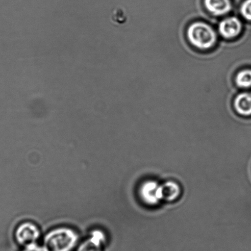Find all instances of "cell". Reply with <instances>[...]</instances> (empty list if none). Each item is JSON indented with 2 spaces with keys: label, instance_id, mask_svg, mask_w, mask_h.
I'll use <instances>...</instances> for the list:
<instances>
[{
  "label": "cell",
  "instance_id": "1",
  "mask_svg": "<svg viewBox=\"0 0 251 251\" xmlns=\"http://www.w3.org/2000/svg\"><path fill=\"white\" fill-rule=\"evenodd\" d=\"M187 37L192 46L201 50H209L217 41L215 31L208 24L202 22H197L189 26Z\"/></svg>",
  "mask_w": 251,
  "mask_h": 251
},
{
  "label": "cell",
  "instance_id": "2",
  "mask_svg": "<svg viewBox=\"0 0 251 251\" xmlns=\"http://www.w3.org/2000/svg\"><path fill=\"white\" fill-rule=\"evenodd\" d=\"M77 233L72 229L61 227L50 231L45 236V245L49 251H72L76 246Z\"/></svg>",
  "mask_w": 251,
  "mask_h": 251
},
{
  "label": "cell",
  "instance_id": "3",
  "mask_svg": "<svg viewBox=\"0 0 251 251\" xmlns=\"http://www.w3.org/2000/svg\"><path fill=\"white\" fill-rule=\"evenodd\" d=\"M139 194L144 203L150 206L157 205L163 201L162 184L148 180L141 185Z\"/></svg>",
  "mask_w": 251,
  "mask_h": 251
},
{
  "label": "cell",
  "instance_id": "4",
  "mask_svg": "<svg viewBox=\"0 0 251 251\" xmlns=\"http://www.w3.org/2000/svg\"><path fill=\"white\" fill-rule=\"evenodd\" d=\"M40 236V232L38 228L35 224L31 223L21 224L16 231L17 241L24 246L35 243Z\"/></svg>",
  "mask_w": 251,
  "mask_h": 251
},
{
  "label": "cell",
  "instance_id": "5",
  "mask_svg": "<svg viewBox=\"0 0 251 251\" xmlns=\"http://www.w3.org/2000/svg\"><path fill=\"white\" fill-rule=\"evenodd\" d=\"M242 30V24L235 17L224 19L219 25V32L223 38L231 40L240 35Z\"/></svg>",
  "mask_w": 251,
  "mask_h": 251
},
{
  "label": "cell",
  "instance_id": "6",
  "mask_svg": "<svg viewBox=\"0 0 251 251\" xmlns=\"http://www.w3.org/2000/svg\"><path fill=\"white\" fill-rule=\"evenodd\" d=\"M105 236L100 230H95L91 237L83 242L77 251H103V246L105 241Z\"/></svg>",
  "mask_w": 251,
  "mask_h": 251
},
{
  "label": "cell",
  "instance_id": "7",
  "mask_svg": "<svg viewBox=\"0 0 251 251\" xmlns=\"http://www.w3.org/2000/svg\"><path fill=\"white\" fill-rule=\"evenodd\" d=\"M204 4L207 11L216 16L226 15L231 9L230 0H204Z\"/></svg>",
  "mask_w": 251,
  "mask_h": 251
},
{
  "label": "cell",
  "instance_id": "8",
  "mask_svg": "<svg viewBox=\"0 0 251 251\" xmlns=\"http://www.w3.org/2000/svg\"><path fill=\"white\" fill-rule=\"evenodd\" d=\"M236 113L242 116H251V92H243L236 97L233 102Z\"/></svg>",
  "mask_w": 251,
  "mask_h": 251
},
{
  "label": "cell",
  "instance_id": "9",
  "mask_svg": "<svg viewBox=\"0 0 251 251\" xmlns=\"http://www.w3.org/2000/svg\"><path fill=\"white\" fill-rule=\"evenodd\" d=\"M163 201L172 202L176 201L181 194L179 185L175 181H169L162 184Z\"/></svg>",
  "mask_w": 251,
  "mask_h": 251
},
{
  "label": "cell",
  "instance_id": "10",
  "mask_svg": "<svg viewBox=\"0 0 251 251\" xmlns=\"http://www.w3.org/2000/svg\"><path fill=\"white\" fill-rule=\"evenodd\" d=\"M236 86L242 89L251 87V69H245L237 73L235 77Z\"/></svg>",
  "mask_w": 251,
  "mask_h": 251
},
{
  "label": "cell",
  "instance_id": "11",
  "mask_svg": "<svg viewBox=\"0 0 251 251\" xmlns=\"http://www.w3.org/2000/svg\"><path fill=\"white\" fill-rule=\"evenodd\" d=\"M240 12L244 19L251 21V0H245L241 4Z\"/></svg>",
  "mask_w": 251,
  "mask_h": 251
},
{
  "label": "cell",
  "instance_id": "12",
  "mask_svg": "<svg viewBox=\"0 0 251 251\" xmlns=\"http://www.w3.org/2000/svg\"><path fill=\"white\" fill-rule=\"evenodd\" d=\"M23 251H49L45 246H41L37 244L32 243L25 246Z\"/></svg>",
  "mask_w": 251,
  "mask_h": 251
}]
</instances>
